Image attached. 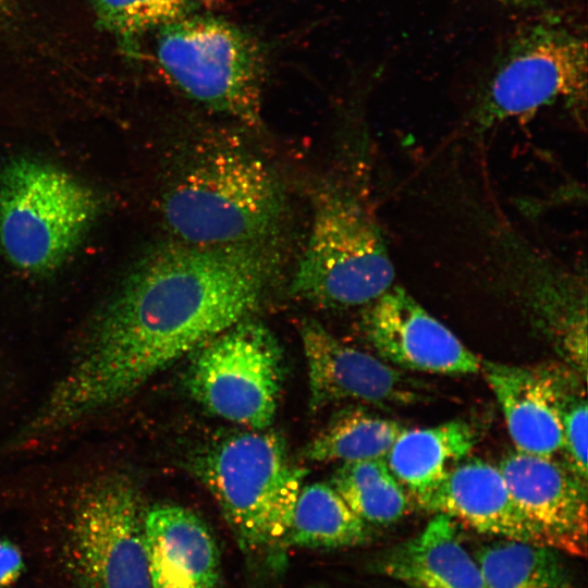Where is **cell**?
<instances>
[{
  "instance_id": "277c9868",
  "label": "cell",
  "mask_w": 588,
  "mask_h": 588,
  "mask_svg": "<svg viewBox=\"0 0 588 588\" xmlns=\"http://www.w3.org/2000/svg\"><path fill=\"white\" fill-rule=\"evenodd\" d=\"M102 209L93 187L47 161L19 156L0 169V248L21 271L48 274L61 268Z\"/></svg>"
},
{
  "instance_id": "8992f818",
  "label": "cell",
  "mask_w": 588,
  "mask_h": 588,
  "mask_svg": "<svg viewBox=\"0 0 588 588\" xmlns=\"http://www.w3.org/2000/svg\"><path fill=\"white\" fill-rule=\"evenodd\" d=\"M393 284L392 260L367 208L342 188H318L292 293L324 307L348 308L370 304Z\"/></svg>"
},
{
  "instance_id": "e0dca14e",
  "label": "cell",
  "mask_w": 588,
  "mask_h": 588,
  "mask_svg": "<svg viewBox=\"0 0 588 588\" xmlns=\"http://www.w3.org/2000/svg\"><path fill=\"white\" fill-rule=\"evenodd\" d=\"M474 445L471 427L462 420H451L428 428H405L384 460L418 505L465 460Z\"/></svg>"
},
{
  "instance_id": "44dd1931",
  "label": "cell",
  "mask_w": 588,
  "mask_h": 588,
  "mask_svg": "<svg viewBox=\"0 0 588 588\" xmlns=\"http://www.w3.org/2000/svg\"><path fill=\"white\" fill-rule=\"evenodd\" d=\"M405 427L362 409L340 413L306 446L304 455L315 462H356L384 458Z\"/></svg>"
},
{
  "instance_id": "d6986e66",
  "label": "cell",
  "mask_w": 588,
  "mask_h": 588,
  "mask_svg": "<svg viewBox=\"0 0 588 588\" xmlns=\"http://www.w3.org/2000/svg\"><path fill=\"white\" fill-rule=\"evenodd\" d=\"M369 526L328 483L315 482L301 489L289 531V547L340 549L363 544L369 539Z\"/></svg>"
},
{
  "instance_id": "6da1fadb",
  "label": "cell",
  "mask_w": 588,
  "mask_h": 588,
  "mask_svg": "<svg viewBox=\"0 0 588 588\" xmlns=\"http://www.w3.org/2000/svg\"><path fill=\"white\" fill-rule=\"evenodd\" d=\"M271 244L200 246L176 240L144 255L93 318L26 433L39 439L118 404L249 318L279 271Z\"/></svg>"
},
{
  "instance_id": "5bb4252c",
  "label": "cell",
  "mask_w": 588,
  "mask_h": 588,
  "mask_svg": "<svg viewBox=\"0 0 588 588\" xmlns=\"http://www.w3.org/2000/svg\"><path fill=\"white\" fill-rule=\"evenodd\" d=\"M418 506L485 535L544 544L516 505L499 468L479 458L455 465Z\"/></svg>"
},
{
  "instance_id": "484cf974",
  "label": "cell",
  "mask_w": 588,
  "mask_h": 588,
  "mask_svg": "<svg viewBox=\"0 0 588 588\" xmlns=\"http://www.w3.org/2000/svg\"><path fill=\"white\" fill-rule=\"evenodd\" d=\"M4 0H0V10L2 9Z\"/></svg>"
},
{
  "instance_id": "9c48e42d",
  "label": "cell",
  "mask_w": 588,
  "mask_h": 588,
  "mask_svg": "<svg viewBox=\"0 0 588 588\" xmlns=\"http://www.w3.org/2000/svg\"><path fill=\"white\" fill-rule=\"evenodd\" d=\"M145 513L124 476L101 477L79 494L72 526L78 588H149Z\"/></svg>"
},
{
  "instance_id": "4fadbf2b",
  "label": "cell",
  "mask_w": 588,
  "mask_h": 588,
  "mask_svg": "<svg viewBox=\"0 0 588 588\" xmlns=\"http://www.w3.org/2000/svg\"><path fill=\"white\" fill-rule=\"evenodd\" d=\"M149 588H221V560L205 522L180 505L145 513Z\"/></svg>"
},
{
  "instance_id": "5b68a950",
  "label": "cell",
  "mask_w": 588,
  "mask_h": 588,
  "mask_svg": "<svg viewBox=\"0 0 588 588\" xmlns=\"http://www.w3.org/2000/svg\"><path fill=\"white\" fill-rule=\"evenodd\" d=\"M155 29L157 62L184 95L248 127L261 124L266 63L253 35L199 12Z\"/></svg>"
},
{
  "instance_id": "30bf717a",
  "label": "cell",
  "mask_w": 588,
  "mask_h": 588,
  "mask_svg": "<svg viewBox=\"0 0 588 588\" xmlns=\"http://www.w3.org/2000/svg\"><path fill=\"white\" fill-rule=\"evenodd\" d=\"M363 330L381 359L400 368L439 375L480 371L478 356L399 285L368 304Z\"/></svg>"
},
{
  "instance_id": "603a6c76",
  "label": "cell",
  "mask_w": 588,
  "mask_h": 588,
  "mask_svg": "<svg viewBox=\"0 0 588 588\" xmlns=\"http://www.w3.org/2000/svg\"><path fill=\"white\" fill-rule=\"evenodd\" d=\"M562 427L565 464L587 482V401L584 382L575 376L553 370Z\"/></svg>"
},
{
  "instance_id": "d4e9b609",
  "label": "cell",
  "mask_w": 588,
  "mask_h": 588,
  "mask_svg": "<svg viewBox=\"0 0 588 588\" xmlns=\"http://www.w3.org/2000/svg\"><path fill=\"white\" fill-rule=\"evenodd\" d=\"M502 3L512 4V5H535L542 3L548 0H498Z\"/></svg>"
},
{
  "instance_id": "7a4b0ae2",
  "label": "cell",
  "mask_w": 588,
  "mask_h": 588,
  "mask_svg": "<svg viewBox=\"0 0 588 588\" xmlns=\"http://www.w3.org/2000/svg\"><path fill=\"white\" fill-rule=\"evenodd\" d=\"M284 211L283 191L272 169L231 142L194 149L162 198L170 232L177 241L200 246L271 241Z\"/></svg>"
},
{
  "instance_id": "9a60e30c",
  "label": "cell",
  "mask_w": 588,
  "mask_h": 588,
  "mask_svg": "<svg viewBox=\"0 0 588 588\" xmlns=\"http://www.w3.org/2000/svg\"><path fill=\"white\" fill-rule=\"evenodd\" d=\"M480 371L498 400L516 451L548 457L561 451L553 370L482 360Z\"/></svg>"
},
{
  "instance_id": "3957f363",
  "label": "cell",
  "mask_w": 588,
  "mask_h": 588,
  "mask_svg": "<svg viewBox=\"0 0 588 588\" xmlns=\"http://www.w3.org/2000/svg\"><path fill=\"white\" fill-rule=\"evenodd\" d=\"M191 469L212 494L242 549H285L307 470L292 463L280 433L262 429L219 438L194 453Z\"/></svg>"
},
{
  "instance_id": "7402d4cb",
  "label": "cell",
  "mask_w": 588,
  "mask_h": 588,
  "mask_svg": "<svg viewBox=\"0 0 588 588\" xmlns=\"http://www.w3.org/2000/svg\"><path fill=\"white\" fill-rule=\"evenodd\" d=\"M103 26L124 40L179 19L211 10L221 0H93Z\"/></svg>"
},
{
  "instance_id": "ba28073f",
  "label": "cell",
  "mask_w": 588,
  "mask_h": 588,
  "mask_svg": "<svg viewBox=\"0 0 588 588\" xmlns=\"http://www.w3.org/2000/svg\"><path fill=\"white\" fill-rule=\"evenodd\" d=\"M587 44L562 25L542 23L518 35L495 64L478 102L480 124L527 115L563 101L585 108Z\"/></svg>"
},
{
  "instance_id": "2e32d148",
  "label": "cell",
  "mask_w": 588,
  "mask_h": 588,
  "mask_svg": "<svg viewBox=\"0 0 588 588\" xmlns=\"http://www.w3.org/2000/svg\"><path fill=\"white\" fill-rule=\"evenodd\" d=\"M377 568L405 588H485L457 522L444 514H434L419 534L388 550Z\"/></svg>"
},
{
  "instance_id": "cb8c5ba5",
  "label": "cell",
  "mask_w": 588,
  "mask_h": 588,
  "mask_svg": "<svg viewBox=\"0 0 588 588\" xmlns=\"http://www.w3.org/2000/svg\"><path fill=\"white\" fill-rule=\"evenodd\" d=\"M25 567L20 548L10 540L0 539V588L13 585Z\"/></svg>"
},
{
  "instance_id": "7c38bea8",
  "label": "cell",
  "mask_w": 588,
  "mask_h": 588,
  "mask_svg": "<svg viewBox=\"0 0 588 588\" xmlns=\"http://www.w3.org/2000/svg\"><path fill=\"white\" fill-rule=\"evenodd\" d=\"M498 468L542 542L561 552L585 556L587 482L565 463L518 451L507 454Z\"/></svg>"
},
{
  "instance_id": "8fae6325",
  "label": "cell",
  "mask_w": 588,
  "mask_h": 588,
  "mask_svg": "<svg viewBox=\"0 0 588 588\" xmlns=\"http://www.w3.org/2000/svg\"><path fill=\"white\" fill-rule=\"evenodd\" d=\"M301 338L308 370L310 409L318 411L346 399L378 406L407 405L424 400L421 389L402 371L346 345L319 322H303Z\"/></svg>"
},
{
  "instance_id": "ac0fdd59",
  "label": "cell",
  "mask_w": 588,
  "mask_h": 588,
  "mask_svg": "<svg viewBox=\"0 0 588 588\" xmlns=\"http://www.w3.org/2000/svg\"><path fill=\"white\" fill-rule=\"evenodd\" d=\"M485 588H572L561 551L531 541L499 538L473 554Z\"/></svg>"
},
{
  "instance_id": "ffe728a7",
  "label": "cell",
  "mask_w": 588,
  "mask_h": 588,
  "mask_svg": "<svg viewBox=\"0 0 588 588\" xmlns=\"http://www.w3.org/2000/svg\"><path fill=\"white\" fill-rule=\"evenodd\" d=\"M330 485L366 524L395 523L408 513L412 505L408 493L384 458L343 463L333 474Z\"/></svg>"
},
{
  "instance_id": "52a82bcc",
  "label": "cell",
  "mask_w": 588,
  "mask_h": 588,
  "mask_svg": "<svg viewBox=\"0 0 588 588\" xmlns=\"http://www.w3.org/2000/svg\"><path fill=\"white\" fill-rule=\"evenodd\" d=\"M282 383V347L265 324L249 318L197 348L185 380L205 409L257 430L272 424Z\"/></svg>"
}]
</instances>
